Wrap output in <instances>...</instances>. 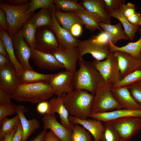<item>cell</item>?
I'll list each match as a JSON object with an SVG mask.
<instances>
[{
	"label": "cell",
	"instance_id": "obj_49",
	"mask_svg": "<svg viewBox=\"0 0 141 141\" xmlns=\"http://www.w3.org/2000/svg\"><path fill=\"white\" fill-rule=\"evenodd\" d=\"M31 0H7L4 1L6 3L11 5L19 6L28 3Z\"/></svg>",
	"mask_w": 141,
	"mask_h": 141
},
{
	"label": "cell",
	"instance_id": "obj_41",
	"mask_svg": "<svg viewBox=\"0 0 141 141\" xmlns=\"http://www.w3.org/2000/svg\"><path fill=\"white\" fill-rule=\"evenodd\" d=\"M104 8L108 14L120 8L125 4L124 0H102Z\"/></svg>",
	"mask_w": 141,
	"mask_h": 141
},
{
	"label": "cell",
	"instance_id": "obj_24",
	"mask_svg": "<svg viewBox=\"0 0 141 141\" xmlns=\"http://www.w3.org/2000/svg\"><path fill=\"white\" fill-rule=\"evenodd\" d=\"M55 15L56 19L59 24L69 32L72 26L76 23L84 24L80 18L75 13L66 12L57 9H55Z\"/></svg>",
	"mask_w": 141,
	"mask_h": 141
},
{
	"label": "cell",
	"instance_id": "obj_39",
	"mask_svg": "<svg viewBox=\"0 0 141 141\" xmlns=\"http://www.w3.org/2000/svg\"><path fill=\"white\" fill-rule=\"evenodd\" d=\"M126 86L133 99L141 106V81L134 82Z\"/></svg>",
	"mask_w": 141,
	"mask_h": 141
},
{
	"label": "cell",
	"instance_id": "obj_45",
	"mask_svg": "<svg viewBox=\"0 0 141 141\" xmlns=\"http://www.w3.org/2000/svg\"><path fill=\"white\" fill-rule=\"evenodd\" d=\"M13 99L12 95L0 89V105L12 104L11 101Z\"/></svg>",
	"mask_w": 141,
	"mask_h": 141
},
{
	"label": "cell",
	"instance_id": "obj_13",
	"mask_svg": "<svg viewBox=\"0 0 141 141\" xmlns=\"http://www.w3.org/2000/svg\"><path fill=\"white\" fill-rule=\"evenodd\" d=\"M62 66L65 70L74 73L79 59L77 48L68 49L60 46L52 54Z\"/></svg>",
	"mask_w": 141,
	"mask_h": 141
},
{
	"label": "cell",
	"instance_id": "obj_10",
	"mask_svg": "<svg viewBox=\"0 0 141 141\" xmlns=\"http://www.w3.org/2000/svg\"><path fill=\"white\" fill-rule=\"evenodd\" d=\"M74 73L65 70L55 74L49 82L54 94L61 96L73 90L72 81Z\"/></svg>",
	"mask_w": 141,
	"mask_h": 141
},
{
	"label": "cell",
	"instance_id": "obj_55",
	"mask_svg": "<svg viewBox=\"0 0 141 141\" xmlns=\"http://www.w3.org/2000/svg\"><path fill=\"white\" fill-rule=\"evenodd\" d=\"M140 69H141V51H140Z\"/></svg>",
	"mask_w": 141,
	"mask_h": 141
},
{
	"label": "cell",
	"instance_id": "obj_44",
	"mask_svg": "<svg viewBox=\"0 0 141 141\" xmlns=\"http://www.w3.org/2000/svg\"><path fill=\"white\" fill-rule=\"evenodd\" d=\"M83 26V25L79 23L74 24L71 27L69 33L75 38L79 37L82 33Z\"/></svg>",
	"mask_w": 141,
	"mask_h": 141
},
{
	"label": "cell",
	"instance_id": "obj_1",
	"mask_svg": "<svg viewBox=\"0 0 141 141\" xmlns=\"http://www.w3.org/2000/svg\"><path fill=\"white\" fill-rule=\"evenodd\" d=\"M94 97V95L86 90L74 89L64 95L63 101L70 115L85 119L92 112Z\"/></svg>",
	"mask_w": 141,
	"mask_h": 141
},
{
	"label": "cell",
	"instance_id": "obj_17",
	"mask_svg": "<svg viewBox=\"0 0 141 141\" xmlns=\"http://www.w3.org/2000/svg\"><path fill=\"white\" fill-rule=\"evenodd\" d=\"M116 57L122 79L140 69V60L121 51L113 52Z\"/></svg>",
	"mask_w": 141,
	"mask_h": 141
},
{
	"label": "cell",
	"instance_id": "obj_34",
	"mask_svg": "<svg viewBox=\"0 0 141 141\" xmlns=\"http://www.w3.org/2000/svg\"><path fill=\"white\" fill-rule=\"evenodd\" d=\"M20 122L19 115L17 114L11 119L4 118L1 122L0 128V139L4 138L8 133L11 132Z\"/></svg>",
	"mask_w": 141,
	"mask_h": 141
},
{
	"label": "cell",
	"instance_id": "obj_18",
	"mask_svg": "<svg viewBox=\"0 0 141 141\" xmlns=\"http://www.w3.org/2000/svg\"><path fill=\"white\" fill-rule=\"evenodd\" d=\"M80 119L70 115L68 119L73 124H78L89 131L93 138V141H101L104 129L103 122L97 119Z\"/></svg>",
	"mask_w": 141,
	"mask_h": 141
},
{
	"label": "cell",
	"instance_id": "obj_40",
	"mask_svg": "<svg viewBox=\"0 0 141 141\" xmlns=\"http://www.w3.org/2000/svg\"><path fill=\"white\" fill-rule=\"evenodd\" d=\"M133 8L126 11L124 16L131 24L134 25L139 26L141 25V14Z\"/></svg>",
	"mask_w": 141,
	"mask_h": 141
},
{
	"label": "cell",
	"instance_id": "obj_3",
	"mask_svg": "<svg viewBox=\"0 0 141 141\" xmlns=\"http://www.w3.org/2000/svg\"><path fill=\"white\" fill-rule=\"evenodd\" d=\"M78 62L79 68L74 73L72 79L74 89L85 90L94 95L96 86L102 78L92 62L83 58Z\"/></svg>",
	"mask_w": 141,
	"mask_h": 141
},
{
	"label": "cell",
	"instance_id": "obj_27",
	"mask_svg": "<svg viewBox=\"0 0 141 141\" xmlns=\"http://www.w3.org/2000/svg\"><path fill=\"white\" fill-rule=\"evenodd\" d=\"M55 74H45L39 73L33 69H24L18 75L21 84L40 82H49Z\"/></svg>",
	"mask_w": 141,
	"mask_h": 141
},
{
	"label": "cell",
	"instance_id": "obj_38",
	"mask_svg": "<svg viewBox=\"0 0 141 141\" xmlns=\"http://www.w3.org/2000/svg\"><path fill=\"white\" fill-rule=\"evenodd\" d=\"M103 123L104 129L101 141H122L120 137L114 129L106 123Z\"/></svg>",
	"mask_w": 141,
	"mask_h": 141
},
{
	"label": "cell",
	"instance_id": "obj_28",
	"mask_svg": "<svg viewBox=\"0 0 141 141\" xmlns=\"http://www.w3.org/2000/svg\"><path fill=\"white\" fill-rule=\"evenodd\" d=\"M37 29L30 17L25 22L17 33L24 38L30 47L36 49L35 38Z\"/></svg>",
	"mask_w": 141,
	"mask_h": 141
},
{
	"label": "cell",
	"instance_id": "obj_47",
	"mask_svg": "<svg viewBox=\"0 0 141 141\" xmlns=\"http://www.w3.org/2000/svg\"><path fill=\"white\" fill-rule=\"evenodd\" d=\"M36 110L38 113L40 114H48L49 110V102L45 101L39 102L37 106Z\"/></svg>",
	"mask_w": 141,
	"mask_h": 141
},
{
	"label": "cell",
	"instance_id": "obj_35",
	"mask_svg": "<svg viewBox=\"0 0 141 141\" xmlns=\"http://www.w3.org/2000/svg\"><path fill=\"white\" fill-rule=\"evenodd\" d=\"M92 136L81 125L74 124L72 129L71 141H91Z\"/></svg>",
	"mask_w": 141,
	"mask_h": 141
},
{
	"label": "cell",
	"instance_id": "obj_14",
	"mask_svg": "<svg viewBox=\"0 0 141 141\" xmlns=\"http://www.w3.org/2000/svg\"><path fill=\"white\" fill-rule=\"evenodd\" d=\"M15 57L24 69H33L29 63L31 57V48L24 38L17 33L12 36Z\"/></svg>",
	"mask_w": 141,
	"mask_h": 141
},
{
	"label": "cell",
	"instance_id": "obj_15",
	"mask_svg": "<svg viewBox=\"0 0 141 141\" xmlns=\"http://www.w3.org/2000/svg\"><path fill=\"white\" fill-rule=\"evenodd\" d=\"M42 120L43 130L50 129L60 141H71L72 130L59 123L54 114H45Z\"/></svg>",
	"mask_w": 141,
	"mask_h": 141
},
{
	"label": "cell",
	"instance_id": "obj_19",
	"mask_svg": "<svg viewBox=\"0 0 141 141\" xmlns=\"http://www.w3.org/2000/svg\"><path fill=\"white\" fill-rule=\"evenodd\" d=\"M129 117L141 118V109L129 110L122 108L105 112H92L89 116L103 122L118 119Z\"/></svg>",
	"mask_w": 141,
	"mask_h": 141
},
{
	"label": "cell",
	"instance_id": "obj_36",
	"mask_svg": "<svg viewBox=\"0 0 141 141\" xmlns=\"http://www.w3.org/2000/svg\"><path fill=\"white\" fill-rule=\"evenodd\" d=\"M54 0H31L28 3V7L26 12V14L33 13L39 9L46 8L51 9L54 5Z\"/></svg>",
	"mask_w": 141,
	"mask_h": 141
},
{
	"label": "cell",
	"instance_id": "obj_7",
	"mask_svg": "<svg viewBox=\"0 0 141 141\" xmlns=\"http://www.w3.org/2000/svg\"><path fill=\"white\" fill-rule=\"evenodd\" d=\"M105 122L115 131L122 141H129L141 130L140 117L122 118Z\"/></svg>",
	"mask_w": 141,
	"mask_h": 141
},
{
	"label": "cell",
	"instance_id": "obj_32",
	"mask_svg": "<svg viewBox=\"0 0 141 141\" xmlns=\"http://www.w3.org/2000/svg\"><path fill=\"white\" fill-rule=\"evenodd\" d=\"M56 8L63 11L75 13L86 12L87 10L77 1L75 0H54Z\"/></svg>",
	"mask_w": 141,
	"mask_h": 141
},
{
	"label": "cell",
	"instance_id": "obj_22",
	"mask_svg": "<svg viewBox=\"0 0 141 141\" xmlns=\"http://www.w3.org/2000/svg\"><path fill=\"white\" fill-rule=\"evenodd\" d=\"M28 111L24 106L16 105V113L19 116L22 129V136L21 141H26L29 137L39 127L40 124L36 118L28 120L24 113Z\"/></svg>",
	"mask_w": 141,
	"mask_h": 141
},
{
	"label": "cell",
	"instance_id": "obj_48",
	"mask_svg": "<svg viewBox=\"0 0 141 141\" xmlns=\"http://www.w3.org/2000/svg\"><path fill=\"white\" fill-rule=\"evenodd\" d=\"M22 129L20 122L18 125L16 131L11 141H21L22 136Z\"/></svg>",
	"mask_w": 141,
	"mask_h": 141
},
{
	"label": "cell",
	"instance_id": "obj_9",
	"mask_svg": "<svg viewBox=\"0 0 141 141\" xmlns=\"http://www.w3.org/2000/svg\"><path fill=\"white\" fill-rule=\"evenodd\" d=\"M56 9L54 4L51 9L49 10L52 18L51 24L49 27L55 34L59 46L68 49L77 48L81 41L73 37L58 23L55 16Z\"/></svg>",
	"mask_w": 141,
	"mask_h": 141
},
{
	"label": "cell",
	"instance_id": "obj_20",
	"mask_svg": "<svg viewBox=\"0 0 141 141\" xmlns=\"http://www.w3.org/2000/svg\"><path fill=\"white\" fill-rule=\"evenodd\" d=\"M52 98L49 102V110L48 114L59 115L61 124L67 128L72 130L73 125L68 119L69 113L64 105L63 96Z\"/></svg>",
	"mask_w": 141,
	"mask_h": 141
},
{
	"label": "cell",
	"instance_id": "obj_30",
	"mask_svg": "<svg viewBox=\"0 0 141 141\" xmlns=\"http://www.w3.org/2000/svg\"><path fill=\"white\" fill-rule=\"evenodd\" d=\"M139 31L140 34V37L137 41L133 42H128L126 45L118 47L113 44L110 42V47L112 52L116 51H121L126 52L134 57L140 59L141 51V27L139 28Z\"/></svg>",
	"mask_w": 141,
	"mask_h": 141
},
{
	"label": "cell",
	"instance_id": "obj_5",
	"mask_svg": "<svg viewBox=\"0 0 141 141\" xmlns=\"http://www.w3.org/2000/svg\"><path fill=\"white\" fill-rule=\"evenodd\" d=\"M105 83L113 87L121 79L117 58L111 52L104 61L92 62Z\"/></svg>",
	"mask_w": 141,
	"mask_h": 141
},
{
	"label": "cell",
	"instance_id": "obj_33",
	"mask_svg": "<svg viewBox=\"0 0 141 141\" xmlns=\"http://www.w3.org/2000/svg\"><path fill=\"white\" fill-rule=\"evenodd\" d=\"M31 20L37 28L46 26H50L52 22V16L49 10L42 8L33 14Z\"/></svg>",
	"mask_w": 141,
	"mask_h": 141
},
{
	"label": "cell",
	"instance_id": "obj_50",
	"mask_svg": "<svg viewBox=\"0 0 141 141\" xmlns=\"http://www.w3.org/2000/svg\"><path fill=\"white\" fill-rule=\"evenodd\" d=\"M44 141H60L50 130L47 132Z\"/></svg>",
	"mask_w": 141,
	"mask_h": 141
},
{
	"label": "cell",
	"instance_id": "obj_31",
	"mask_svg": "<svg viewBox=\"0 0 141 141\" xmlns=\"http://www.w3.org/2000/svg\"><path fill=\"white\" fill-rule=\"evenodd\" d=\"M83 21L84 26L89 30L94 31L98 30L100 32L103 30L99 26L101 22L97 16L87 11L86 12L74 13Z\"/></svg>",
	"mask_w": 141,
	"mask_h": 141
},
{
	"label": "cell",
	"instance_id": "obj_54",
	"mask_svg": "<svg viewBox=\"0 0 141 141\" xmlns=\"http://www.w3.org/2000/svg\"><path fill=\"white\" fill-rule=\"evenodd\" d=\"M17 126L15 127L11 132L8 133L5 136L4 141H11L12 138L16 131Z\"/></svg>",
	"mask_w": 141,
	"mask_h": 141
},
{
	"label": "cell",
	"instance_id": "obj_53",
	"mask_svg": "<svg viewBox=\"0 0 141 141\" xmlns=\"http://www.w3.org/2000/svg\"><path fill=\"white\" fill-rule=\"evenodd\" d=\"M0 54L9 57L4 43L2 40L0 38Z\"/></svg>",
	"mask_w": 141,
	"mask_h": 141
},
{
	"label": "cell",
	"instance_id": "obj_6",
	"mask_svg": "<svg viewBox=\"0 0 141 141\" xmlns=\"http://www.w3.org/2000/svg\"><path fill=\"white\" fill-rule=\"evenodd\" d=\"M28 3L19 6H13L6 3L0 4V8L5 12L9 26L8 33L12 36L18 32L25 22L33 13L26 14Z\"/></svg>",
	"mask_w": 141,
	"mask_h": 141
},
{
	"label": "cell",
	"instance_id": "obj_51",
	"mask_svg": "<svg viewBox=\"0 0 141 141\" xmlns=\"http://www.w3.org/2000/svg\"><path fill=\"white\" fill-rule=\"evenodd\" d=\"M47 130H43L33 139L29 141H44Z\"/></svg>",
	"mask_w": 141,
	"mask_h": 141
},
{
	"label": "cell",
	"instance_id": "obj_26",
	"mask_svg": "<svg viewBox=\"0 0 141 141\" xmlns=\"http://www.w3.org/2000/svg\"><path fill=\"white\" fill-rule=\"evenodd\" d=\"M0 38L4 43L10 62L15 67L18 75L23 71L24 69L18 62L15 57L12 37L8 32L0 28Z\"/></svg>",
	"mask_w": 141,
	"mask_h": 141
},
{
	"label": "cell",
	"instance_id": "obj_52",
	"mask_svg": "<svg viewBox=\"0 0 141 141\" xmlns=\"http://www.w3.org/2000/svg\"><path fill=\"white\" fill-rule=\"evenodd\" d=\"M10 62L9 57L0 54V68L7 65Z\"/></svg>",
	"mask_w": 141,
	"mask_h": 141
},
{
	"label": "cell",
	"instance_id": "obj_8",
	"mask_svg": "<svg viewBox=\"0 0 141 141\" xmlns=\"http://www.w3.org/2000/svg\"><path fill=\"white\" fill-rule=\"evenodd\" d=\"M35 39L36 49L42 52L51 54L59 46L55 34L49 26L37 28Z\"/></svg>",
	"mask_w": 141,
	"mask_h": 141
},
{
	"label": "cell",
	"instance_id": "obj_25",
	"mask_svg": "<svg viewBox=\"0 0 141 141\" xmlns=\"http://www.w3.org/2000/svg\"><path fill=\"white\" fill-rule=\"evenodd\" d=\"M99 25L103 30L110 36L111 42L114 45L120 40H127L129 39L124 30H123L122 25L120 22L114 25L101 22Z\"/></svg>",
	"mask_w": 141,
	"mask_h": 141
},
{
	"label": "cell",
	"instance_id": "obj_37",
	"mask_svg": "<svg viewBox=\"0 0 141 141\" xmlns=\"http://www.w3.org/2000/svg\"><path fill=\"white\" fill-rule=\"evenodd\" d=\"M140 81H141V69H139L122 79L112 87L126 86L133 83Z\"/></svg>",
	"mask_w": 141,
	"mask_h": 141
},
{
	"label": "cell",
	"instance_id": "obj_23",
	"mask_svg": "<svg viewBox=\"0 0 141 141\" xmlns=\"http://www.w3.org/2000/svg\"><path fill=\"white\" fill-rule=\"evenodd\" d=\"M87 11L95 15L101 22L111 24V17L105 10L102 0H83L80 3Z\"/></svg>",
	"mask_w": 141,
	"mask_h": 141
},
{
	"label": "cell",
	"instance_id": "obj_2",
	"mask_svg": "<svg viewBox=\"0 0 141 141\" xmlns=\"http://www.w3.org/2000/svg\"><path fill=\"white\" fill-rule=\"evenodd\" d=\"M54 94L49 82H40L20 84L12 95L13 99L17 102L35 103L45 101Z\"/></svg>",
	"mask_w": 141,
	"mask_h": 141
},
{
	"label": "cell",
	"instance_id": "obj_12",
	"mask_svg": "<svg viewBox=\"0 0 141 141\" xmlns=\"http://www.w3.org/2000/svg\"><path fill=\"white\" fill-rule=\"evenodd\" d=\"M21 83L17 72L10 62L0 68V89L12 95Z\"/></svg>",
	"mask_w": 141,
	"mask_h": 141
},
{
	"label": "cell",
	"instance_id": "obj_16",
	"mask_svg": "<svg viewBox=\"0 0 141 141\" xmlns=\"http://www.w3.org/2000/svg\"><path fill=\"white\" fill-rule=\"evenodd\" d=\"M31 50L30 58L40 68L52 70L63 68L52 54L41 51L36 49L31 48Z\"/></svg>",
	"mask_w": 141,
	"mask_h": 141
},
{
	"label": "cell",
	"instance_id": "obj_43",
	"mask_svg": "<svg viewBox=\"0 0 141 141\" xmlns=\"http://www.w3.org/2000/svg\"><path fill=\"white\" fill-rule=\"evenodd\" d=\"M16 105L14 104L0 105V122L8 116L16 113Z\"/></svg>",
	"mask_w": 141,
	"mask_h": 141
},
{
	"label": "cell",
	"instance_id": "obj_46",
	"mask_svg": "<svg viewBox=\"0 0 141 141\" xmlns=\"http://www.w3.org/2000/svg\"><path fill=\"white\" fill-rule=\"evenodd\" d=\"M0 28H2L7 32L8 31L9 26L5 11L0 8Z\"/></svg>",
	"mask_w": 141,
	"mask_h": 141
},
{
	"label": "cell",
	"instance_id": "obj_11",
	"mask_svg": "<svg viewBox=\"0 0 141 141\" xmlns=\"http://www.w3.org/2000/svg\"><path fill=\"white\" fill-rule=\"evenodd\" d=\"M77 49L79 59L83 58L86 54H91L95 60L102 61L105 59L112 52L110 45H104L97 44L89 39L81 41Z\"/></svg>",
	"mask_w": 141,
	"mask_h": 141
},
{
	"label": "cell",
	"instance_id": "obj_42",
	"mask_svg": "<svg viewBox=\"0 0 141 141\" xmlns=\"http://www.w3.org/2000/svg\"><path fill=\"white\" fill-rule=\"evenodd\" d=\"M89 39L92 42L104 45H109L111 42L110 36L103 31L97 35L91 36Z\"/></svg>",
	"mask_w": 141,
	"mask_h": 141
},
{
	"label": "cell",
	"instance_id": "obj_29",
	"mask_svg": "<svg viewBox=\"0 0 141 141\" xmlns=\"http://www.w3.org/2000/svg\"><path fill=\"white\" fill-rule=\"evenodd\" d=\"M116 10L109 13L110 16L118 20L123 26L124 30L129 39H134L136 33L139 30V26L134 25L130 23L124 16L121 8Z\"/></svg>",
	"mask_w": 141,
	"mask_h": 141
},
{
	"label": "cell",
	"instance_id": "obj_21",
	"mask_svg": "<svg viewBox=\"0 0 141 141\" xmlns=\"http://www.w3.org/2000/svg\"><path fill=\"white\" fill-rule=\"evenodd\" d=\"M111 91L116 101L123 109H141V106L133 99L127 86L112 87Z\"/></svg>",
	"mask_w": 141,
	"mask_h": 141
},
{
	"label": "cell",
	"instance_id": "obj_4",
	"mask_svg": "<svg viewBox=\"0 0 141 141\" xmlns=\"http://www.w3.org/2000/svg\"><path fill=\"white\" fill-rule=\"evenodd\" d=\"M112 87L103 79L99 82L94 95L92 112H105L123 108L113 96L111 91Z\"/></svg>",
	"mask_w": 141,
	"mask_h": 141
}]
</instances>
